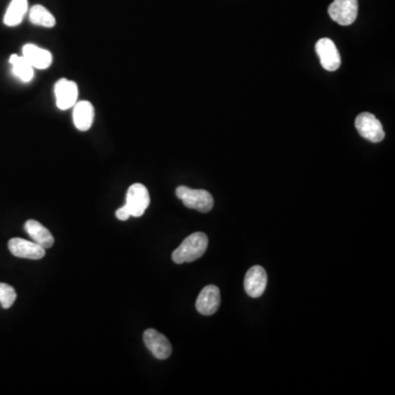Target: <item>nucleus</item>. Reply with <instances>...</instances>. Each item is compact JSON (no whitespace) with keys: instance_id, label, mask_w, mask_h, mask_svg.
Listing matches in <instances>:
<instances>
[{"instance_id":"obj_1","label":"nucleus","mask_w":395,"mask_h":395,"mask_svg":"<svg viewBox=\"0 0 395 395\" xmlns=\"http://www.w3.org/2000/svg\"><path fill=\"white\" fill-rule=\"evenodd\" d=\"M208 236L202 232H195L188 236L179 247L172 253V261L176 263H191L205 255L208 249Z\"/></svg>"},{"instance_id":"obj_2","label":"nucleus","mask_w":395,"mask_h":395,"mask_svg":"<svg viewBox=\"0 0 395 395\" xmlns=\"http://www.w3.org/2000/svg\"><path fill=\"white\" fill-rule=\"evenodd\" d=\"M176 195L183 201L185 207L199 212H210L214 205L212 195L202 189H191L186 186H180L176 189Z\"/></svg>"},{"instance_id":"obj_3","label":"nucleus","mask_w":395,"mask_h":395,"mask_svg":"<svg viewBox=\"0 0 395 395\" xmlns=\"http://www.w3.org/2000/svg\"><path fill=\"white\" fill-rule=\"evenodd\" d=\"M355 125L358 133L370 142L379 143L384 139V131L381 122L369 112L360 113L356 118Z\"/></svg>"},{"instance_id":"obj_4","label":"nucleus","mask_w":395,"mask_h":395,"mask_svg":"<svg viewBox=\"0 0 395 395\" xmlns=\"http://www.w3.org/2000/svg\"><path fill=\"white\" fill-rule=\"evenodd\" d=\"M150 202V193L144 185L134 183L129 188L125 207L129 210L131 216H134V218L142 216L146 209L148 208Z\"/></svg>"},{"instance_id":"obj_5","label":"nucleus","mask_w":395,"mask_h":395,"mask_svg":"<svg viewBox=\"0 0 395 395\" xmlns=\"http://www.w3.org/2000/svg\"><path fill=\"white\" fill-rule=\"evenodd\" d=\"M328 15L340 26H350L358 15V0H334L328 7Z\"/></svg>"},{"instance_id":"obj_6","label":"nucleus","mask_w":395,"mask_h":395,"mask_svg":"<svg viewBox=\"0 0 395 395\" xmlns=\"http://www.w3.org/2000/svg\"><path fill=\"white\" fill-rule=\"evenodd\" d=\"M315 51L323 69L328 71H335L340 69L342 63L340 52L331 39L323 38L317 41L315 44Z\"/></svg>"},{"instance_id":"obj_7","label":"nucleus","mask_w":395,"mask_h":395,"mask_svg":"<svg viewBox=\"0 0 395 395\" xmlns=\"http://www.w3.org/2000/svg\"><path fill=\"white\" fill-rule=\"evenodd\" d=\"M143 340L146 347L158 359H167L172 355V344L167 340V337L158 332L156 329H146L143 335Z\"/></svg>"},{"instance_id":"obj_8","label":"nucleus","mask_w":395,"mask_h":395,"mask_svg":"<svg viewBox=\"0 0 395 395\" xmlns=\"http://www.w3.org/2000/svg\"><path fill=\"white\" fill-rule=\"evenodd\" d=\"M8 249L13 256L18 257V258L39 261L46 256V249H44L42 246L20 237L11 238L8 243Z\"/></svg>"},{"instance_id":"obj_9","label":"nucleus","mask_w":395,"mask_h":395,"mask_svg":"<svg viewBox=\"0 0 395 395\" xmlns=\"http://www.w3.org/2000/svg\"><path fill=\"white\" fill-rule=\"evenodd\" d=\"M56 106L61 110H67L75 106L78 98V87L75 81L60 79L54 87Z\"/></svg>"},{"instance_id":"obj_10","label":"nucleus","mask_w":395,"mask_h":395,"mask_svg":"<svg viewBox=\"0 0 395 395\" xmlns=\"http://www.w3.org/2000/svg\"><path fill=\"white\" fill-rule=\"evenodd\" d=\"M221 304V292L218 286H207L201 290L195 301L198 312L202 315H212L218 311Z\"/></svg>"},{"instance_id":"obj_11","label":"nucleus","mask_w":395,"mask_h":395,"mask_svg":"<svg viewBox=\"0 0 395 395\" xmlns=\"http://www.w3.org/2000/svg\"><path fill=\"white\" fill-rule=\"evenodd\" d=\"M267 272L261 266H253L249 269L244 280L246 293L251 298L263 296L267 286Z\"/></svg>"},{"instance_id":"obj_12","label":"nucleus","mask_w":395,"mask_h":395,"mask_svg":"<svg viewBox=\"0 0 395 395\" xmlns=\"http://www.w3.org/2000/svg\"><path fill=\"white\" fill-rule=\"evenodd\" d=\"M22 56L31 64L33 69H48L53 61L52 54L48 50L39 48L36 44H26L23 46Z\"/></svg>"},{"instance_id":"obj_13","label":"nucleus","mask_w":395,"mask_h":395,"mask_svg":"<svg viewBox=\"0 0 395 395\" xmlns=\"http://www.w3.org/2000/svg\"><path fill=\"white\" fill-rule=\"evenodd\" d=\"M94 118V106L90 102L83 100V102H76L74 106V125L79 131H88L92 127Z\"/></svg>"},{"instance_id":"obj_14","label":"nucleus","mask_w":395,"mask_h":395,"mask_svg":"<svg viewBox=\"0 0 395 395\" xmlns=\"http://www.w3.org/2000/svg\"><path fill=\"white\" fill-rule=\"evenodd\" d=\"M25 230L27 234L32 238L34 243L39 244L42 246L44 249H51L54 244V237L51 232L39 223L36 220H28L25 224Z\"/></svg>"},{"instance_id":"obj_15","label":"nucleus","mask_w":395,"mask_h":395,"mask_svg":"<svg viewBox=\"0 0 395 395\" xmlns=\"http://www.w3.org/2000/svg\"><path fill=\"white\" fill-rule=\"evenodd\" d=\"M27 13H28V0H13L6 11L4 23L8 27L19 26Z\"/></svg>"},{"instance_id":"obj_16","label":"nucleus","mask_w":395,"mask_h":395,"mask_svg":"<svg viewBox=\"0 0 395 395\" xmlns=\"http://www.w3.org/2000/svg\"><path fill=\"white\" fill-rule=\"evenodd\" d=\"M9 63L11 64L13 74L17 78L20 79L23 83H29V81H32L33 76H34L33 67L22 55L13 54L9 59Z\"/></svg>"},{"instance_id":"obj_17","label":"nucleus","mask_w":395,"mask_h":395,"mask_svg":"<svg viewBox=\"0 0 395 395\" xmlns=\"http://www.w3.org/2000/svg\"><path fill=\"white\" fill-rule=\"evenodd\" d=\"M29 19L33 25L44 27V28H53L56 25L54 15L46 7L41 5L33 6L31 8L29 11Z\"/></svg>"},{"instance_id":"obj_18","label":"nucleus","mask_w":395,"mask_h":395,"mask_svg":"<svg viewBox=\"0 0 395 395\" xmlns=\"http://www.w3.org/2000/svg\"><path fill=\"white\" fill-rule=\"evenodd\" d=\"M15 299H17V292L13 286L0 282V305L4 309H9L13 307Z\"/></svg>"},{"instance_id":"obj_19","label":"nucleus","mask_w":395,"mask_h":395,"mask_svg":"<svg viewBox=\"0 0 395 395\" xmlns=\"http://www.w3.org/2000/svg\"><path fill=\"white\" fill-rule=\"evenodd\" d=\"M116 216H117L120 221H127V219L131 216V214H130L129 210H127V208L125 205L122 207V208H120L119 210H117V212H116Z\"/></svg>"}]
</instances>
